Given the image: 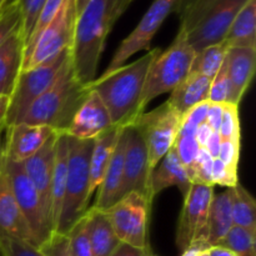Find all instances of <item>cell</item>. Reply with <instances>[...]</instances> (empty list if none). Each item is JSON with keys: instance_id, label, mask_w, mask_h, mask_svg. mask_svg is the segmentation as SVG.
Returning <instances> with one entry per match:
<instances>
[{"instance_id": "obj_25", "label": "cell", "mask_w": 256, "mask_h": 256, "mask_svg": "<svg viewBox=\"0 0 256 256\" xmlns=\"http://www.w3.org/2000/svg\"><path fill=\"white\" fill-rule=\"evenodd\" d=\"M212 80L204 75L190 72L172 92L166 100L170 108L184 115L188 110L202 102H206Z\"/></svg>"}, {"instance_id": "obj_26", "label": "cell", "mask_w": 256, "mask_h": 256, "mask_svg": "<svg viewBox=\"0 0 256 256\" xmlns=\"http://www.w3.org/2000/svg\"><path fill=\"white\" fill-rule=\"evenodd\" d=\"M85 219L92 256H110L120 242L112 230L106 212L90 208L85 212Z\"/></svg>"}, {"instance_id": "obj_29", "label": "cell", "mask_w": 256, "mask_h": 256, "mask_svg": "<svg viewBox=\"0 0 256 256\" xmlns=\"http://www.w3.org/2000/svg\"><path fill=\"white\" fill-rule=\"evenodd\" d=\"M232 222L256 234V202L254 196L242 184L230 188Z\"/></svg>"}, {"instance_id": "obj_39", "label": "cell", "mask_w": 256, "mask_h": 256, "mask_svg": "<svg viewBox=\"0 0 256 256\" xmlns=\"http://www.w3.org/2000/svg\"><path fill=\"white\" fill-rule=\"evenodd\" d=\"M0 246L5 256H45L39 248L5 234H0Z\"/></svg>"}, {"instance_id": "obj_45", "label": "cell", "mask_w": 256, "mask_h": 256, "mask_svg": "<svg viewBox=\"0 0 256 256\" xmlns=\"http://www.w3.org/2000/svg\"><path fill=\"white\" fill-rule=\"evenodd\" d=\"M150 254V249H139L125 242H119L110 256H149Z\"/></svg>"}, {"instance_id": "obj_21", "label": "cell", "mask_w": 256, "mask_h": 256, "mask_svg": "<svg viewBox=\"0 0 256 256\" xmlns=\"http://www.w3.org/2000/svg\"><path fill=\"white\" fill-rule=\"evenodd\" d=\"M126 128V126H125ZM125 128L122 129L118 144L115 146L114 154H112L110 164L108 166L106 172L104 175L102 184L96 192V199H95V209L106 212L109 208L120 200V190L122 184V172H124V155L125 146H126V132Z\"/></svg>"}, {"instance_id": "obj_58", "label": "cell", "mask_w": 256, "mask_h": 256, "mask_svg": "<svg viewBox=\"0 0 256 256\" xmlns=\"http://www.w3.org/2000/svg\"><path fill=\"white\" fill-rule=\"evenodd\" d=\"M149 256H154V255H152V254H150V255H149Z\"/></svg>"}, {"instance_id": "obj_41", "label": "cell", "mask_w": 256, "mask_h": 256, "mask_svg": "<svg viewBox=\"0 0 256 256\" xmlns=\"http://www.w3.org/2000/svg\"><path fill=\"white\" fill-rule=\"evenodd\" d=\"M239 184L238 169L230 168L224 164L220 159H214L212 162V185H220L228 189L234 188Z\"/></svg>"}, {"instance_id": "obj_59", "label": "cell", "mask_w": 256, "mask_h": 256, "mask_svg": "<svg viewBox=\"0 0 256 256\" xmlns=\"http://www.w3.org/2000/svg\"><path fill=\"white\" fill-rule=\"evenodd\" d=\"M0 96H2V94H0Z\"/></svg>"}, {"instance_id": "obj_3", "label": "cell", "mask_w": 256, "mask_h": 256, "mask_svg": "<svg viewBox=\"0 0 256 256\" xmlns=\"http://www.w3.org/2000/svg\"><path fill=\"white\" fill-rule=\"evenodd\" d=\"M88 92L89 88L82 84L75 75L70 58L54 84L30 105L19 122L44 125L52 128L55 132L65 134Z\"/></svg>"}, {"instance_id": "obj_6", "label": "cell", "mask_w": 256, "mask_h": 256, "mask_svg": "<svg viewBox=\"0 0 256 256\" xmlns=\"http://www.w3.org/2000/svg\"><path fill=\"white\" fill-rule=\"evenodd\" d=\"M69 136V135H68ZM94 139L82 140L69 136V156L65 195L55 232L68 234L75 222L89 209V164Z\"/></svg>"}, {"instance_id": "obj_18", "label": "cell", "mask_w": 256, "mask_h": 256, "mask_svg": "<svg viewBox=\"0 0 256 256\" xmlns=\"http://www.w3.org/2000/svg\"><path fill=\"white\" fill-rule=\"evenodd\" d=\"M228 78L230 92L228 104L239 106L242 96L249 89L255 74L256 49L254 48H229L226 52Z\"/></svg>"}, {"instance_id": "obj_47", "label": "cell", "mask_w": 256, "mask_h": 256, "mask_svg": "<svg viewBox=\"0 0 256 256\" xmlns=\"http://www.w3.org/2000/svg\"><path fill=\"white\" fill-rule=\"evenodd\" d=\"M220 144H222V138H220L219 132H212L206 146H205V150L209 152L212 159H218V156H219Z\"/></svg>"}, {"instance_id": "obj_19", "label": "cell", "mask_w": 256, "mask_h": 256, "mask_svg": "<svg viewBox=\"0 0 256 256\" xmlns=\"http://www.w3.org/2000/svg\"><path fill=\"white\" fill-rule=\"evenodd\" d=\"M0 234L9 235L36 246L34 236L16 204L9 180L4 172H0ZM38 248V246H36Z\"/></svg>"}, {"instance_id": "obj_5", "label": "cell", "mask_w": 256, "mask_h": 256, "mask_svg": "<svg viewBox=\"0 0 256 256\" xmlns=\"http://www.w3.org/2000/svg\"><path fill=\"white\" fill-rule=\"evenodd\" d=\"M195 56L192 48L186 40V35L179 29L174 42L166 50H160L152 59L139 102V114L158 96L172 92L188 75Z\"/></svg>"}, {"instance_id": "obj_17", "label": "cell", "mask_w": 256, "mask_h": 256, "mask_svg": "<svg viewBox=\"0 0 256 256\" xmlns=\"http://www.w3.org/2000/svg\"><path fill=\"white\" fill-rule=\"evenodd\" d=\"M58 132H55L32 158L22 162V170L39 194L45 212L50 219V200H52V179L55 159V142ZM52 224V222H50Z\"/></svg>"}, {"instance_id": "obj_40", "label": "cell", "mask_w": 256, "mask_h": 256, "mask_svg": "<svg viewBox=\"0 0 256 256\" xmlns=\"http://www.w3.org/2000/svg\"><path fill=\"white\" fill-rule=\"evenodd\" d=\"M45 256H74L70 249L69 238L66 234L52 232V235L39 246Z\"/></svg>"}, {"instance_id": "obj_36", "label": "cell", "mask_w": 256, "mask_h": 256, "mask_svg": "<svg viewBox=\"0 0 256 256\" xmlns=\"http://www.w3.org/2000/svg\"><path fill=\"white\" fill-rule=\"evenodd\" d=\"M226 58V56H225ZM230 92V84L229 78H228V68H226V59L222 62V68L212 79L210 82L209 95H208V102L212 104H228Z\"/></svg>"}, {"instance_id": "obj_7", "label": "cell", "mask_w": 256, "mask_h": 256, "mask_svg": "<svg viewBox=\"0 0 256 256\" xmlns=\"http://www.w3.org/2000/svg\"><path fill=\"white\" fill-rule=\"evenodd\" d=\"M70 58H72V48H68L46 62L32 69L20 72L14 89L9 96L6 128L12 126L20 122L30 105L54 84L65 62Z\"/></svg>"}, {"instance_id": "obj_28", "label": "cell", "mask_w": 256, "mask_h": 256, "mask_svg": "<svg viewBox=\"0 0 256 256\" xmlns=\"http://www.w3.org/2000/svg\"><path fill=\"white\" fill-rule=\"evenodd\" d=\"M229 48L256 49V0H248L232 20L224 38Z\"/></svg>"}, {"instance_id": "obj_49", "label": "cell", "mask_w": 256, "mask_h": 256, "mask_svg": "<svg viewBox=\"0 0 256 256\" xmlns=\"http://www.w3.org/2000/svg\"><path fill=\"white\" fill-rule=\"evenodd\" d=\"M205 249H208V246L204 242H192L190 246H188L186 249L182 252V256H199L202 254V250Z\"/></svg>"}, {"instance_id": "obj_35", "label": "cell", "mask_w": 256, "mask_h": 256, "mask_svg": "<svg viewBox=\"0 0 256 256\" xmlns=\"http://www.w3.org/2000/svg\"><path fill=\"white\" fill-rule=\"evenodd\" d=\"M219 135L222 140L240 142L242 132H240L239 106L238 105L224 104Z\"/></svg>"}, {"instance_id": "obj_38", "label": "cell", "mask_w": 256, "mask_h": 256, "mask_svg": "<svg viewBox=\"0 0 256 256\" xmlns=\"http://www.w3.org/2000/svg\"><path fill=\"white\" fill-rule=\"evenodd\" d=\"M212 162L214 159L205 149H200L192 168V182L200 185H212Z\"/></svg>"}, {"instance_id": "obj_16", "label": "cell", "mask_w": 256, "mask_h": 256, "mask_svg": "<svg viewBox=\"0 0 256 256\" xmlns=\"http://www.w3.org/2000/svg\"><path fill=\"white\" fill-rule=\"evenodd\" d=\"M6 132L8 136L4 142L5 159L19 164L32 158L55 134L49 126L24 122L6 128Z\"/></svg>"}, {"instance_id": "obj_27", "label": "cell", "mask_w": 256, "mask_h": 256, "mask_svg": "<svg viewBox=\"0 0 256 256\" xmlns=\"http://www.w3.org/2000/svg\"><path fill=\"white\" fill-rule=\"evenodd\" d=\"M234 222L232 214V192L230 189L214 195L209 209L206 226V245L216 246L229 232Z\"/></svg>"}, {"instance_id": "obj_34", "label": "cell", "mask_w": 256, "mask_h": 256, "mask_svg": "<svg viewBox=\"0 0 256 256\" xmlns=\"http://www.w3.org/2000/svg\"><path fill=\"white\" fill-rule=\"evenodd\" d=\"M66 235L69 238L70 249L74 256H92L85 214L75 222Z\"/></svg>"}, {"instance_id": "obj_30", "label": "cell", "mask_w": 256, "mask_h": 256, "mask_svg": "<svg viewBox=\"0 0 256 256\" xmlns=\"http://www.w3.org/2000/svg\"><path fill=\"white\" fill-rule=\"evenodd\" d=\"M228 49L229 46L224 42H222L219 44L204 48L199 52H195L190 72L204 75L212 80L222 68L225 56H226Z\"/></svg>"}, {"instance_id": "obj_55", "label": "cell", "mask_w": 256, "mask_h": 256, "mask_svg": "<svg viewBox=\"0 0 256 256\" xmlns=\"http://www.w3.org/2000/svg\"><path fill=\"white\" fill-rule=\"evenodd\" d=\"M208 249H209V248H208ZM208 249L202 250V254H200L199 256H210V254H209V250H208Z\"/></svg>"}, {"instance_id": "obj_9", "label": "cell", "mask_w": 256, "mask_h": 256, "mask_svg": "<svg viewBox=\"0 0 256 256\" xmlns=\"http://www.w3.org/2000/svg\"><path fill=\"white\" fill-rule=\"evenodd\" d=\"M75 0H64L56 16L24 52L22 70L32 69L68 48H72L76 25Z\"/></svg>"}, {"instance_id": "obj_53", "label": "cell", "mask_w": 256, "mask_h": 256, "mask_svg": "<svg viewBox=\"0 0 256 256\" xmlns=\"http://www.w3.org/2000/svg\"><path fill=\"white\" fill-rule=\"evenodd\" d=\"M18 2H19V0H6V2H5V10L9 9V8L12 6H16Z\"/></svg>"}, {"instance_id": "obj_12", "label": "cell", "mask_w": 256, "mask_h": 256, "mask_svg": "<svg viewBox=\"0 0 256 256\" xmlns=\"http://www.w3.org/2000/svg\"><path fill=\"white\" fill-rule=\"evenodd\" d=\"M182 0H154L135 29L125 38L112 55L110 64L102 74H109L126 64L128 60L142 50H150L152 38L158 32L166 18L172 12H178Z\"/></svg>"}, {"instance_id": "obj_37", "label": "cell", "mask_w": 256, "mask_h": 256, "mask_svg": "<svg viewBox=\"0 0 256 256\" xmlns=\"http://www.w3.org/2000/svg\"><path fill=\"white\" fill-rule=\"evenodd\" d=\"M62 2H64V0H46V2H45L44 6H42V12H40L39 18H38L36 24H35L34 26V30H32L26 45L24 46V52L34 44V42L36 40V38L42 34V30H44L45 28L52 22V19L56 16L58 12H59L60 8H62Z\"/></svg>"}, {"instance_id": "obj_11", "label": "cell", "mask_w": 256, "mask_h": 256, "mask_svg": "<svg viewBox=\"0 0 256 256\" xmlns=\"http://www.w3.org/2000/svg\"><path fill=\"white\" fill-rule=\"evenodd\" d=\"M4 172L16 204L39 248L52 235V228L39 194L19 162L4 160Z\"/></svg>"}, {"instance_id": "obj_13", "label": "cell", "mask_w": 256, "mask_h": 256, "mask_svg": "<svg viewBox=\"0 0 256 256\" xmlns=\"http://www.w3.org/2000/svg\"><path fill=\"white\" fill-rule=\"evenodd\" d=\"M212 196L214 186L192 184L184 198L175 236L178 248L182 252L192 242H204L206 245L208 218Z\"/></svg>"}, {"instance_id": "obj_22", "label": "cell", "mask_w": 256, "mask_h": 256, "mask_svg": "<svg viewBox=\"0 0 256 256\" xmlns=\"http://www.w3.org/2000/svg\"><path fill=\"white\" fill-rule=\"evenodd\" d=\"M124 128L112 126L94 139L89 164V200L99 189Z\"/></svg>"}, {"instance_id": "obj_43", "label": "cell", "mask_w": 256, "mask_h": 256, "mask_svg": "<svg viewBox=\"0 0 256 256\" xmlns=\"http://www.w3.org/2000/svg\"><path fill=\"white\" fill-rule=\"evenodd\" d=\"M240 158V142H230V140H222L218 159L222 160L224 164L230 168L238 169Z\"/></svg>"}, {"instance_id": "obj_32", "label": "cell", "mask_w": 256, "mask_h": 256, "mask_svg": "<svg viewBox=\"0 0 256 256\" xmlns=\"http://www.w3.org/2000/svg\"><path fill=\"white\" fill-rule=\"evenodd\" d=\"M174 149L182 162V166L186 170V174L192 182V168H194L195 160L199 154L200 146L195 140L194 134H185V132H178L176 140H175Z\"/></svg>"}, {"instance_id": "obj_31", "label": "cell", "mask_w": 256, "mask_h": 256, "mask_svg": "<svg viewBox=\"0 0 256 256\" xmlns=\"http://www.w3.org/2000/svg\"><path fill=\"white\" fill-rule=\"evenodd\" d=\"M255 242L256 234L242 226L232 225L219 245L229 249L236 256H256Z\"/></svg>"}, {"instance_id": "obj_1", "label": "cell", "mask_w": 256, "mask_h": 256, "mask_svg": "<svg viewBox=\"0 0 256 256\" xmlns=\"http://www.w3.org/2000/svg\"><path fill=\"white\" fill-rule=\"evenodd\" d=\"M134 0H89L78 15L72 48V69L79 82L89 85L112 26Z\"/></svg>"}, {"instance_id": "obj_51", "label": "cell", "mask_w": 256, "mask_h": 256, "mask_svg": "<svg viewBox=\"0 0 256 256\" xmlns=\"http://www.w3.org/2000/svg\"><path fill=\"white\" fill-rule=\"evenodd\" d=\"M5 160V152H4V140H2V130L0 132V172L2 170Z\"/></svg>"}, {"instance_id": "obj_23", "label": "cell", "mask_w": 256, "mask_h": 256, "mask_svg": "<svg viewBox=\"0 0 256 256\" xmlns=\"http://www.w3.org/2000/svg\"><path fill=\"white\" fill-rule=\"evenodd\" d=\"M24 42L19 29L0 45V94L10 96L22 68Z\"/></svg>"}, {"instance_id": "obj_2", "label": "cell", "mask_w": 256, "mask_h": 256, "mask_svg": "<svg viewBox=\"0 0 256 256\" xmlns=\"http://www.w3.org/2000/svg\"><path fill=\"white\" fill-rule=\"evenodd\" d=\"M162 49H150L130 64L95 78L88 88L94 90L109 112L114 126H129L139 116V102L152 59Z\"/></svg>"}, {"instance_id": "obj_4", "label": "cell", "mask_w": 256, "mask_h": 256, "mask_svg": "<svg viewBox=\"0 0 256 256\" xmlns=\"http://www.w3.org/2000/svg\"><path fill=\"white\" fill-rule=\"evenodd\" d=\"M248 0H190L178 9L180 30L194 52L224 42L239 10Z\"/></svg>"}, {"instance_id": "obj_8", "label": "cell", "mask_w": 256, "mask_h": 256, "mask_svg": "<svg viewBox=\"0 0 256 256\" xmlns=\"http://www.w3.org/2000/svg\"><path fill=\"white\" fill-rule=\"evenodd\" d=\"M180 122L182 115L165 102L156 109L140 114L130 124L136 128L145 142L149 179H152V172L160 160L174 146L179 132Z\"/></svg>"}, {"instance_id": "obj_56", "label": "cell", "mask_w": 256, "mask_h": 256, "mask_svg": "<svg viewBox=\"0 0 256 256\" xmlns=\"http://www.w3.org/2000/svg\"><path fill=\"white\" fill-rule=\"evenodd\" d=\"M188 2H190V0H182V2H180V5H179V8L182 6V5H184V4H186ZM179 8H178V9H179Z\"/></svg>"}, {"instance_id": "obj_24", "label": "cell", "mask_w": 256, "mask_h": 256, "mask_svg": "<svg viewBox=\"0 0 256 256\" xmlns=\"http://www.w3.org/2000/svg\"><path fill=\"white\" fill-rule=\"evenodd\" d=\"M68 156H69V136L64 132H58L52 179V200H50V222H52V232L56 229L62 200H64L68 174Z\"/></svg>"}, {"instance_id": "obj_44", "label": "cell", "mask_w": 256, "mask_h": 256, "mask_svg": "<svg viewBox=\"0 0 256 256\" xmlns=\"http://www.w3.org/2000/svg\"><path fill=\"white\" fill-rule=\"evenodd\" d=\"M222 109H224V104H212V102H210L209 109H208L205 122L209 125L210 129L214 132H219L222 118Z\"/></svg>"}, {"instance_id": "obj_46", "label": "cell", "mask_w": 256, "mask_h": 256, "mask_svg": "<svg viewBox=\"0 0 256 256\" xmlns=\"http://www.w3.org/2000/svg\"><path fill=\"white\" fill-rule=\"evenodd\" d=\"M212 132H214L210 129V126L206 122H202V124H200L199 126H198L196 132H195V140H196V142L199 144L200 149H205V146H206L208 142H209Z\"/></svg>"}, {"instance_id": "obj_52", "label": "cell", "mask_w": 256, "mask_h": 256, "mask_svg": "<svg viewBox=\"0 0 256 256\" xmlns=\"http://www.w3.org/2000/svg\"><path fill=\"white\" fill-rule=\"evenodd\" d=\"M89 2V0H75V6H76V15H79L82 12L86 4Z\"/></svg>"}, {"instance_id": "obj_50", "label": "cell", "mask_w": 256, "mask_h": 256, "mask_svg": "<svg viewBox=\"0 0 256 256\" xmlns=\"http://www.w3.org/2000/svg\"><path fill=\"white\" fill-rule=\"evenodd\" d=\"M210 256H236L234 252H230L229 249L224 246H220V245H216V246H210L209 249Z\"/></svg>"}, {"instance_id": "obj_10", "label": "cell", "mask_w": 256, "mask_h": 256, "mask_svg": "<svg viewBox=\"0 0 256 256\" xmlns=\"http://www.w3.org/2000/svg\"><path fill=\"white\" fill-rule=\"evenodd\" d=\"M150 212L152 205L144 195L129 192L105 212L120 242L150 249L148 239Z\"/></svg>"}, {"instance_id": "obj_42", "label": "cell", "mask_w": 256, "mask_h": 256, "mask_svg": "<svg viewBox=\"0 0 256 256\" xmlns=\"http://www.w3.org/2000/svg\"><path fill=\"white\" fill-rule=\"evenodd\" d=\"M22 25L19 6H12L0 16V45Z\"/></svg>"}, {"instance_id": "obj_15", "label": "cell", "mask_w": 256, "mask_h": 256, "mask_svg": "<svg viewBox=\"0 0 256 256\" xmlns=\"http://www.w3.org/2000/svg\"><path fill=\"white\" fill-rule=\"evenodd\" d=\"M114 126L109 112L94 90L89 89L86 98L70 122L65 134L75 139H95Z\"/></svg>"}, {"instance_id": "obj_57", "label": "cell", "mask_w": 256, "mask_h": 256, "mask_svg": "<svg viewBox=\"0 0 256 256\" xmlns=\"http://www.w3.org/2000/svg\"><path fill=\"white\" fill-rule=\"evenodd\" d=\"M0 256H5L4 252H2V246H0Z\"/></svg>"}, {"instance_id": "obj_33", "label": "cell", "mask_w": 256, "mask_h": 256, "mask_svg": "<svg viewBox=\"0 0 256 256\" xmlns=\"http://www.w3.org/2000/svg\"><path fill=\"white\" fill-rule=\"evenodd\" d=\"M46 0H19L18 6H19L20 18H22V25H20V32H22L24 46L26 45L35 24L38 22L42 6H44Z\"/></svg>"}, {"instance_id": "obj_48", "label": "cell", "mask_w": 256, "mask_h": 256, "mask_svg": "<svg viewBox=\"0 0 256 256\" xmlns=\"http://www.w3.org/2000/svg\"><path fill=\"white\" fill-rule=\"evenodd\" d=\"M9 106V96H0V132L6 130V112Z\"/></svg>"}, {"instance_id": "obj_20", "label": "cell", "mask_w": 256, "mask_h": 256, "mask_svg": "<svg viewBox=\"0 0 256 256\" xmlns=\"http://www.w3.org/2000/svg\"><path fill=\"white\" fill-rule=\"evenodd\" d=\"M192 185V182L188 176L186 170L182 166V162L172 146V150L160 160L152 172V179H150L149 200L152 204V200L156 195L172 186H176L182 192V198H185Z\"/></svg>"}, {"instance_id": "obj_54", "label": "cell", "mask_w": 256, "mask_h": 256, "mask_svg": "<svg viewBox=\"0 0 256 256\" xmlns=\"http://www.w3.org/2000/svg\"><path fill=\"white\" fill-rule=\"evenodd\" d=\"M5 2L6 0H0V16L5 12Z\"/></svg>"}, {"instance_id": "obj_14", "label": "cell", "mask_w": 256, "mask_h": 256, "mask_svg": "<svg viewBox=\"0 0 256 256\" xmlns=\"http://www.w3.org/2000/svg\"><path fill=\"white\" fill-rule=\"evenodd\" d=\"M126 132V146L124 155V172L120 190V199L129 192H139L144 195L149 204L150 179L148 172V155L145 142L136 128H125Z\"/></svg>"}]
</instances>
